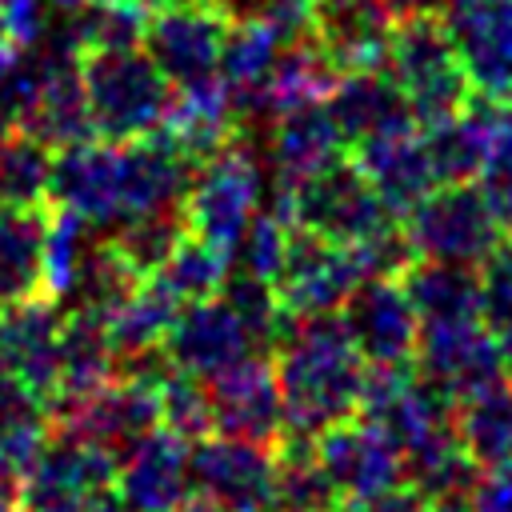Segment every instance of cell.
Listing matches in <instances>:
<instances>
[{
  "label": "cell",
  "mask_w": 512,
  "mask_h": 512,
  "mask_svg": "<svg viewBox=\"0 0 512 512\" xmlns=\"http://www.w3.org/2000/svg\"><path fill=\"white\" fill-rule=\"evenodd\" d=\"M116 376V348L108 340L104 316L96 308H72L64 312V332H60V384H56V400H76L88 396L92 388L108 384ZM48 408V412H52Z\"/></svg>",
  "instance_id": "cell-28"
},
{
  "label": "cell",
  "mask_w": 512,
  "mask_h": 512,
  "mask_svg": "<svg viewBox=\"0 0 512 512\" xmlns=\"http://www.w3.org/2000/svg\"><path fill=\"white\" fill-rule=\"evenodd\" d=\"M112 484L116 452L68 432H52L20 484L16 504L20 512H80L92 496L112 492Z\"/></svg>",
  "instance_id": "cell-9"
},
{
  "label": "cell",
  "mask_w": 512,
  "mask_h": 512,
  "mask_svg": "<svg viewBox=\"0 0 512 512\" xmlns=\"http://www.w3.org/2000/svg\"><path fill=\"white\" fill-rule=\"evenodd\" d=\"M340 492L316 460L308 436H284L276 444V512H340Z\"/></svg>",
  "instance_id": "cell-35"
},
{
  "label": "cell",
  "mask_w": 512,
  "mask_h": 512,
  "mask_svg": "<svg viewBox=\"0 0 512 512\" xmlns=\"http://www.w3.org/2000/svg\"><path fill=\"white\" fill-rule=\"evenodd\" d=\"M0 512H20V504L12 496H0Z\"/></svg>",
  "instance_id": "cell-55"
},
{
  "label": "cell",
  "mask_w": 512,
  "mask_h": 512,
  "mask_svg": "<svg viewBox=\"0 0 512 512\" xmlns=\"http://www.w3.org/2000/svg\"><path fill=\"white\" fill-rule=\"evenodd\" d=\"M80 80L100 140L124 144L160 128L172 100V80L144 48H96L80 52Z\"/></svg>",
  "instance_id": "cell-2"
},
{
  "label": "cell",
  "mask_w": 512,
  "mask_h": 512,
  "mask_svg": "<svg viewBox=\"0 0 512 512\" xmlns=\"http://www.w3.org/2000/svg\"><path fill=\"white\" fill-rule=\"evenodd\" d=\"M492 332H496V340H500V352H504V360H508V368H512V316H508L504 324H496Z\"/></svg>",
  "instance_id": "cell-51"
},
{
  "label": "cell",
  "mask_w": 512,
  "mask_h": 512,
  "mask_svg": "<svg viewBox=\"0 0 512 512\" xmlns=\"http://www.w3.org/2000/svg\"><path fill=\"white\" fill-rule=\"evenodd\" d=\"M44 32V4L40 0H0V36L12 40L20 52L32 48Z\"/></svg>",
  "instance_id": "cell-47"
},
{
  "label": "cell",
  "mask_w": 512,
  "mask_h": 512,
  "mask_svg": "<svg viewBox=\"0 0 512 512\" xmlns=\"http://www.w3.org/2000/svg\"><path fill=\"white\" fill-rule=\"evenodd\" d=\"M48 200L84 216L96 232L120 228L128 220V144L88 136L56 148Z\"/></svg>",
  "instance_id": "cell-7"
},
{
  "label": "cell",
  "mask_w": 512,
  "mask_h": 512,
  "mask_svg": "<svg viewBox=\"0 0 512 512\" xmlns=\"http://www.w3.org/2000/svg\"><path fill=\"white\" fill-rule=\"evenodd\" d=\"M192 444L168 428H148L116 456V496L132 512H184L192 488Z\"/></svg>",
  "instance_id": "cell-17"
},
{
  "label": "cell",
  "mask_w": 512,
  "mask_h": 512,
  "mask_svg": "<svg viewBox=\"0 0 512 512\" xmlns=\"http://www.w3.org/2000/svg\"><path fill=\"white\" fill-rule=\"evenodd\" d=\"M276 208L292 228H308L336 244H360L400 220L364 180V172L344 156L296 184H280Z\"/></svg>",
  "instance_id": "cell-3"
},
{
  "label": "cell",
  "mask_w": 512,
  "mask_h": 512,
  "mask_svg": "<svg viewBox=\"0 0 512 512\" xmlns=\"http://www.w3.org/2000/svg\"><path fill=\"white\" fill-rule=\"evenodd\" d=\"M336 76H340V72H336V64L328 60V52H324L312 36H304V40L280 48L272 72H268L264 84L240 104V112H244V116H268V120H276V116H284V112H292V108L320 104V100H328Z\"/></svg>",
  "instance_id": "cell-26"
},
{
  "label": "cell",
  "mask_w": 512,
  "mask_h": 512,
  "mask_svg": "<svg viewBox=\"0 0 512 512\" xmlns=\"http://www.w3.org/2000/svg\"><path fill=\"white\" fill-rule=\"evenodd\" d=\"M140 4H148V8H164V4H180V0H140Z\"/></svg>",
  "instance_id": "cell-56"
},
{
  "label": "cell",
  "mask_w": 512,
  "mask_h": 512,
  "mask_svg": "<svg viewBox=\"0 0 512 512\" xmlns=\"http://www.w3.org/2000/svg\"><path fill=\"white\" fill-rule=\"evenodd\" d=\"M80 512H132V508H128V504H124L116 492H100V496H92V500H88Z\"/></svg>",
  "instance_id": "cell-50"
},
{
  "label": "cell",
  "mask_w": 512,
  "mask_h": 512,
  "mask_svg": "<svg viewBox=\"0 0 512 512\" xmlns=\"http://www.w3.org/2000/svg\"><path fill=\"white\" fill-rule=\"evenodd\" d=\"M316 460L344 504H368L404 484V452L364 416H348L312 436Z\"/></svg>",
  "instance_id": "cell-10"
},
{
  "label": "cell",
  "mask_w": 512,
  "mask_h": 512,
  "mask_svg": "<svg viewBox=\"0 0 512 512\" xmlns=\"http://www.w3.org/2000/svg\"><path fill=\"white\" fill-rule=\"evenodd\" d=\"M428 160L436 172V184H456V180H476L488 160V100L468 96L464 108H456L444 120L420 124Z\"/></svg>",
  "instance_id": "cell-29"
},
{
  "label": "cell",
  "mask_w": 512,
  "mask_h": 512,
  "mask_svg": "<svg viewBox=\"0 0 512 512\" xmlns=\"http://www.w3.org/2000/svg\"><path fill=\"white\" fill-rule=\"evenodd\" d=\"M392 20H408V16H424V12H440L444 0H384Z\"/></svg>",
  "instance_id": "cell-49"
},
{
  "label": "cell",
  "mask_w": 512,
  "mask_h": 512,
  "mask_svg": "<svg viewBox=\"0 0 512 512\" xmlns=\"http://www.w3.org/2000/svg\"><path fill=\"white\" fill-rule=\"evenodd\" d=\"M268 156H272V168H276L280 184H296V180L328 168L332 160H340L344 156V140H340L324 100L276 116L272 120Z\"/></svg>",
  "instance_id": "cell-27"
},
{
  "label": "cell",
  "mask_w": 512,
  "mask_h": 512,
  "mask_svg": "<svg viewBox=\"0 0 512 512\" xmlns=\"http://www.w3.org/2000/svg\"><path fill=\"white\" fill-rule=\"evenodd\" d=\"M256 212H260V164L240 132L192 172L188 192L180 200V224L192 236H204L232 252Z\"/></svg>",
  "instance_id": "cell-6"
},
{
  "label": "cell",
  "mask_w": 512,
  "mask_h": 512,
  "mask_svg": "<svg viewBox=\"0 0 512 512\" xmlns=\"http://www.w3.org/2000/svg\"><path fill=\"white\" fill-rule=\"evenodd\" d=\"M392 16L384 0H312V40L328 52L336 72L384 68Z\"/></svg>",
  "instance_id": "cell-23"
},
{
  "label": "cell",
  "mask_w": 512,
  "mask_h": 512,
  "mask_svg": "<svg viewBox=\"0 0 512 512\" xmlns=\"http://www.w3.org/2000/svg\"><path fill=\"white\" fill-rule=\"evenodd\" d=\"M228 32H232V12L220 0H180L152 8L144 52L172 84H188L220 72Z\"/></svg>",
  "instance_id": "cell-12"
},
{
  "label": "cell",
  "mask_w": 512,
  "mask_h": 512,
  "mask_svg": "<svg viewBox=\"0 0 512 512\" xmlns=\"http://www.w3.org/2000/svg\"><path fill=\"white\" fill-rule=\"evenodd\" d=\"M400 284H404V292H408L420 324L480 316V280H476V268L472 264L416 256L400 272Z\"/></svg>",
  "instance_id": "cell-30"
},
{
  "label": "cell",
  "mask_w": 512,
  "mask_h": 512,
  "mask_svg": "<svg viewBox=\"0 0 512 512\" xmlns=\"http://www.w3.org/2000/svg\"><path fill=\"white\" fill-rule=\"evenodd\" d=\"M400 224L416 256L472 264V268L504 240V224L484 184L472 180L436 184L400 216Z\"/></svg>",
  "instance_id": "cell-5"
},
{
  "label": "cell",
  "mask_w": 512,
  "mask_h": 512,
  "mask_svg": "<svg viewBox=\"0 0 512 512\" xmlns=\"http://www.w3.org/2000/svg\"><path fill=\"white\" fill-rule=\"evenodd\" d=\"M236 112L240 108H236V96H232L228 80L220 72H212V76L176 84V92H172V100H168L164 120H160L156 132L164 140H172L192 168H200L228 140L240 136Z\"/></svg>",
  "instance_id": "cell-21"
},
{
  "label": "cell",
  "mask_w": 512,
  "mask_h": 512,
  "mask_svg": "<svg viewBox=\"0 0 512 512\" xmlns=\"http://www.w3.org/2000/svg\"><path fill=\"white\" fill-rule=\"evenodd\" d=\"M452 432L472 452V460L496 464L512 456V384L496 380L488 388H476L452 404Z\"/></svg>",
  "instance_id": "cell-34"
},
{
  "label": "cell",
  "mask_w": 512,
  "mask_h": 512,
  "mask_svg": "<svg viewBox=\"0 0 512 512\" xmlns=\"http://www.w3.org/2000/svg\"><path fill=\"white\" fill-rule=\"evenodd\" d=\"M152 8L140 0H96L76 12V24L64 32V44L76 52L96 48H144Z\"/></svg>",
  "instance_id": "cell-40"
},
{
  "label": "cell",
  "mask_w": 512,
  "mask_h": 512,
  "mask_svg": "<svg viewBox=\"0 0 512 512\" xmlns=\"http://www.w3.org/2000/svg\"><path fill=\"white\" fill-rule=\"evenodd\" d=\"M8 132H12V128H8V124H4V120H0V140H4V136H8Z\"/></svg>",
  "instance_id": "cell-57"
},
{
  "label": "cell",
  "mask_w": 512,
  "mask_h": 512,
  "mask_svg": "<svg viewBox=\"0 0 512 512\" xmlns=\"http://www.w3.org/2000/svg\"><path fill=\"white\" fill-rule=\"evenodd\" d=\"M344 148H356L368 136L416 124L400 84L388 76V68H360V72H340L328 100H324Z\"/></svg>",
  "instance_id": "cell-24"
},
{
  "label": "cell",
  "mask_w": 512,
  "mask_h": 512,
  "mask_svg": "<svg viewBox=\"0 0 512 512\" xmlns=\"http://www.w3.org/2000/svg\"><path fill=\"white\" fill-rule=\"evenodd\" d=\"M156 404H160V428L184 436L188 444L216 432V416H212V396L208 384L184 368H168L156 380Z\"/></svg>",
  "instance_id": "cell-41"
},
{
  "label": "cell",
  "mask_w": 512,
  "mask_h": 512,
  "mask_svg": "<svg viewBox=\"0 0 512 512\" xmlns=\"http://www.w3.org/2000/svg\"><path fill=\"white\" fill-rule=\"evenodd\" d=\"M52 160L56 148L40 136L12 128L0 140V200L28 204V208H52Z\"/></svg>",
  "instance_id": "cell-37"
},
{
  "label": "cell",
  "mask_w": 512,
  "mask_h": 512,
  "mask_svg": "<svg viewBox=\"0 0 512 512\" xmlns=\"http://www.w3.org/2000/svg\"><path fill=\"white\" fill-rule=\"evenodd\" d=\"M412 364L452 404L460 396L476 392V388H488V384L504 380V372H508L500 340L480 316L420 324V340H416Z\"/></svg>",
  "instance_id": "cell-11"
},
{
  "label": "cell",
  "mask_w": 512,
  "mask_h": 512,
  "mask_svg": "<svg viewBox=\"0 0 512 512\" xmlns=\"http://www.w3.org/2000/svg\"><path fill=\"white\" fill-rule=\"evenodd\" d=\"M484 180H512V96L488 100V160Z\"/></svg>",
  "instance_id": "cell-45"
},
{
  "label": "cell",
  "mask_w": 512,
  "mask_h": 512,
  "mask_svg": "<svg viewBox=\"0 0 512 512\" xmlns=\"http://www.w3.org/2000/svg\"><path fill=\"white\" fill-rule=\"evenodd\" d=\"M352 344L372 368L412 364L420 340V316L400 284V276H368L360 280L348 300L336 308Z\"/></svg>",
  "instance_id": "cell-16"
},
{
  "label": "cell",
  "mask_w": 512,
  "mask_h": 512,
  "mask_svg": "<svg viewBox=\"0 0 512 512\" xmlns=\"http://www.w3.org/2000/svg\"><path fill=\"white\" fill-rule=\"evenodd\" d=\"M36 64H40V88H36V104L24 132L40 136L52 148L96 136L88 100H84V80H80V52L60 40V48L40 56Z\"/></svg>",
  "instance_id": "cell-25"
},
{
  "label": "cell",
  "mask_w": 512,
  "mask_h": 512,
  "mask_svg": "<svg viewBox=\"0 0 512 512\" xmlns=\"http://www.w3.org/2000/svg\"><path fill=\"white\" fill-rule=\"evenodd\" d=\"M468 512H512V456L480 468L468 492Z\"/></svg>",
  "instance_id": "cell-46"
},
{
  "label": "cell",
  "mask_w": 512,
  "mask_h": 512,
  "mask_svg": "<svg viewBox=\"0 0 512 512\" xmlns=\"http://www.w3.org/2000/svg\"><path fill=\"white\" fill-rule=\"evenodd\" d=\"M192 488L224 512H276V448L208 432L192 440Z\"/></svg>",
  "instance_id": "cell-8"
},
{
  "label": "cell",
  "mask_w": 512,
  "mask_h": 512,
  "mask_svg": "<svg viewBox=\"0 0 512 512\" xmlns=\"http://www.w3.org/2000/svg\"><path fill=\"white\" fill-rule=\"evenodd\" d=\"M360 280L368 276L348 244L324 240L308 228H292L284 268L276 276V296L296 320L336 312Z\"/></svg>",
  "instance_id": "cell-15"
},
{
  "label": "cell",
  "mask_w": 512,
  "mask_h": 512,
  "mask_svg": "<svg viewBox=\"0 0 512 512\" xmlns=\"http://www.w3.org/2000/svg\"><path fill=\"white\" fill-rule=\"evenodd\" d=\"M180 300L176 292L160 280V276H144L136 280L112 308H104V328H108V340L116 348V360L128 356V352H144V348H160L168 328H172V316H176Z\"/></svg>",
  "instance_id": "cell-31"
},
{
  "label": "cell",
  "mask_w": 512,
  "mask_h": 512,
  "mask_svg": "<svg viewBox=\"0 0 512 512\" xmlns=\"http://www.w3.org/2000/svg\"><path fill=\"white\" fill-rule=\"evenodd\" d=\"M56 8H64V12H80V8H88V4H96V0H52Z\"/></svg>",
  "instance_id": "cell-54"
},
{
  "label": "cell",
  "mask_w": 512,
  "mask_h": 512,
  "mask_svg": "<svg viewBox=\"0 0 512 512\" xmlns=\"http://www.w3.org/2000/svg\"><path fill=\"white\" fill-rule=\"evenodd\" d=\"M288 236H292V224L276 204L268 212H256L248 220L244 236L232 248V256H240V272L276 284V276L284 268V256H288Z\"/></svg>",
  "instance_id": "cell-43"
},
{
  "label": "cell",
  "mask_w": 512,
  "mask_h": 512,
  "mask_svg": "<svg viewBox=\"0 0 512 512\" xmlns=\"http://www.w3.org/2000/svg\"><path fill=\"white\" fill-rule=\"evenodd\" d=\"M208 396H212V416H216V432L224 436H240L252 444H268L276 448L288 432L284 424V400H280V384H276V364L268 356H244L232 368L216 372L204 380Z\"/></svg>",
  "instance_id": "cell-18"
},
{
  "label": "cell",
  "mask_w": 512,
  "mask_h": 512,
  "mask_svg": "<svg viewBox=\"0 0 512 512\" xmlns=\"http://www.w3.org/2000/svg\"><path fill=\"white\" fill-rule=\"evenodd\" d=\"M48 436H52V424H48L44 408H24L12 416H0V496L16 500L28 468L36 464L40 448L48 444Z\"/></svg>",
  "instance_id": "cell-42"
},
{
  "label": "cell",
  "mask_w": 512,
  "mask_h": 512,
  "mask_svg": "<svg viewBox=\"0 0 512 512\" xmlns=\"http://www.w3.org/2000/svg\"><path fill=\"white\" fill-rule=\"evenodd\" d=\"M280 48H284L280 36L260 16L232 20V32H228V44H224V56H220V76L228 80V88L236 96V108L264 84Z\"/></svg>",
  "instance_id": "cell-39"
},
{
  "label": "cell",
  "mask_w": 512,
  "mask_h": 512,
  "mask_svg": "<svg viewBox=\"0 0 512 512\" xmlns=\"http://www.w3.org/2000/svg\"><path fill=\"white\" fill-rule=\"evenodd\" d=\"M160 348L176 368L208 380L232 368L236 360L252 356L256 340L224 296H204V300H184L176 308L172 328Z\"/></svg>",
  "instance_id": "cell-20"
},
{
  "label": "cell",
  "mask_w": 512,
  "mask_h": 512,
  "mask_svg": "<svg viewBox=\"0 0 512 512\" xmlns=\"http://www.w3.org/2000/svg\"><path fill=\"white\" fill-rule=\"evenodd\" d=\"M24 408H44L40 400H32L4 368H0V416H12V412H24ZM48 412V408H44Z\"/></svg>",
  "instance_id": "cell-48"
},
{
  "label": "cell",
  "mask_w": 512,
  "mask_h": 512,
  "mask_svg": "<svg viewBox=\"0 0 512 512\" xmlns=\"http://www.w3.org/2000/svg\"><path fill=\"white\" fill-rule=\"evenodd\" d=\"M476 280H480V320L488 328L504 324L512 316V240H500L476 264Z\"/></svg>",
  "instance_id": "cell-44"
},
{
  "label": "cell",
  "mask_w": 512,
  "mask_h": 512,
  "mask_svg": "<svg viewBox=\"0 0 512 512\" xmlns=\"http://www.w3.org/2000/svg\"><path fill=\"white\" fill-rule=\"evenodd\" d=\"M384 68L400 84V92H404L416 124L444 120L456 108H464L468 96H472L440 12L392 20Z\"/></svg>",
  "instance_id": "cell-4"
},
{
  "label": "cell",
  "mask_w": 512,
  "mask_h": 512,
  "mask_svg": "<svg viewBox=\"0 0 512 512\" xmlns=\"http://www.w3.org/2000/svg\"><path fill=\"white\" fill-rule=\"evenodd\" d=\"M60 332L64 308L48 292L0 308V368L44 408H52L60 384Z\"/></svg>",
  "instance_id": "cell-14"
},
{
  "label": "cell",
  "mask_w": 512,
  "mask_h": 512,
  "mask_svg": "<svg viewBox=\"0 0 512 512\" xmlns=\"http://www.w3.org/2000/svg\"><path fill=\"white\" fill-rule=\"evenodd\" d=\"M52 208H28L0 200V308L20 304L40 284V248H44V224Z\"/></svg>",
  "instance_id": "cell-33"
},
{
  "label": "cell",
  "mask_w": 512,
  "mask_h": 512,
  "mask_svg": "<svg viewBox=\"0 0 512 512\" xmlns=\"http://www.w3.org/2000/svg\"><path fill=\"white\" fill-rule=\"evenodd\" d=\"M20 56H24V52H20L12 40H4V36H0V80H4V72H8V68L20 60Z\"/></svg>",
  "instance_id": "cell-52"
},
{
  "label": "cell",
  "mask_w": 512,
  "mask_h": 512,
  "mask_svg": "<svg viewBox=\"0 0 512 512\" xmlns=\"http://www.w3.org/2000/svg\"><path fill=\"white\" fill-rule=\"evenodd\" d=\"M352 164L376 188L392 216H404L424 192L436 188V172L428 160V144L420 124H404L380 136H368L352 148Z\"/></svg>",
  "instance_id": "cell-22"
},
{
  "label": "cell",
  "mask_w": 512,
  "mask_h": 512,
  "mask_svg": "<svg viewBox=\"0 0 512 512\" xmlns=\"http://www.w3.org/2000/svg\"><path fill=\"white\" fill-rule=\"evenodd\" d=\"M92 232L96 228L84 216L52 204L48 224H44V248H40V284H44L48 296L72 300V292L84 276V264L96 248Z\"/></svg>",
  "instance_id": "cell-36"
},
{
  "label": "cell",
  "mask_w": 512,
  "mask_h": 512,
  "mask_svg": "<svg viewBox=\"0 0 512 512\" xmlns=\"http://www.w3.org/2000/svg\"><path fill=\"white\" fill-rule=\"evenodd\" d=\"M184 512H224V508H216L212 500H204V496H192L188 504H184Z\"/></svg>",
  "instance_id": "cell-53"
},
{
  "label": "cell",
  "mask_w": 512,
  "mask_h": 512,
  "mask_svg": "<svg viewBox=\"0 0 512 512\" xmlns=\"http://www.w3.org/2000/svg\"><path fill=\"white\" fill-rule=\"evenodd\" d=\"M356 416L372 420L380 432H388L400 444V452H408L412 444H420L424 436H432L452 420V400L408 364H388V368L368 364Z\"/></svg>",
  "instance_id": "cell-19"
},
{
  "label": "cell",
  "mask_w": 512,
  "mask_h": 512,
  "mask_svg": "<svg viewBox=\"0 0 512 512\" xmlns=\"http://www.w3.org/2000/svg\"><path fill=\"white\" fill-rule=\"evenodd\" d=\"M232 272V252L204 240V236H192L188 228L176 236L172 252L164 256L160 264V280L176 292V300H204V296H220L224 280Z\"/></svg>",
  "instance_id": "cell-38"
},
{
  "label": "cell",
  "mask_w": 512,
  "mask_h": 512,
  "mask_svg": "<svg viewBox=\"0 0 512 512\" xmlns=\"http://www.w3.org/2000/svg\"><path fill=\"white\" fill-rule=\"evenodd\" d=\"M440 20L472 96H512V0H444Z\"/></svg>",
  "instance_id": "cell-13"
},
{
  "label": "cell",
  "mask_w": 512,
  "mask_h": 512,
  "mask_svg": "<svg viewBox=\"0 0 512 512\" xmlns=\"http://www.w3.org/2000/svg\"><path fill=\"white\" fill-rule=\"evenodd\" d=\"M476 476H480V464L452 432V420L404 452V484L424 504H436L448 496H468Z\"/></svg>",
  "instance_id": "cell-32"
},
{
  "label": "cell",
  "mask_w": 512,
  "mask_h": 512,
  "mask_svg": "<svg viewBox=\"0 0 512 512\" xmlns=\"http://www.w3.org/2000/svg\"><path fill=\"white\" fill-rule=\"evenodd\" d=\"M276 384L284 400V436H320L328 424L356 416L368 360L352 344L336 312L296 320V328L276 344Z\"/></svg>",
  "instance_id": "cell-1"
}]
</instances>
